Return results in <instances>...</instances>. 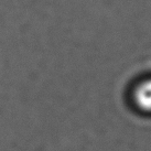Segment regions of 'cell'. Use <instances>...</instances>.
I'll return each instance as SVG.
<instances>
[{
	"instance_id": "obj_1",
	"label": "cell",
	"mask_w": 151,
	"mask_h": 151,
	"mask_svg": "<svg viewBox=\"0 0 151 151\" xmlns=\"http://www.w3.org/2000/svg\"><path fill=\"white\" fill-rule=\"evenodd\" d=\"M134 101L139 109L151 113V78L137 86L134 93Z\"/></svg>"
}]
</instances>
